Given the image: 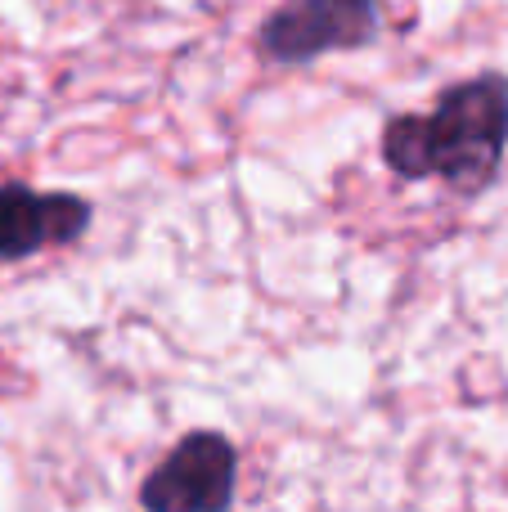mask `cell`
Listing matches in <instances>:
<instances>
[{"instance_id":"cell-1","label":"cell","mask_w":508,"mask_h":512,"mask_svg":"<svg viewBox=\"0 0 508 512\" xmlns=\"http://www.w3.org/2000/svg\"><path fill=\"white\" fill-rule=\"evenodd\" d=\"M508 144V77L459 81L432 113L392 117L383 131V158L396 176H441L455 189H477L495 176Z\"/></svg>"},{"instance_id":"cell-2","label":"cell","mask_w":508,"mask_h":512,"mask_svg":"<svg viewBox=\"0 0 508 512\" xmlns=\"http://www.w3.org/2000/svg\"><path fill=\"white\" fill-rule=\"evenodd\" d=\"M378 23V0H284L261 23L257 45L270 63H311L320 54L369 45Z\"/></svg>"},{"instance_id":"cell-3","label":"cell","mask_w":508,"mask_h":512,"mask_svg":"<svg viewBox=\"0 0 508 512\" xmlns=\"http://www.w3.org/2000/svg\"><path fill=\"white\" fill-rule=\"evenodd\" d=\"M239 481V454L221 432H194L149 472L140 504L149 512H225Z\"/></svg>"},{"instance_id":"cell-4","label":"cell","mask_w":508,"mask_h":512,"mask_svg":"<svg viewBox=\"0 0 508 512\" xmlns=\"http://www.w3.org/2000/svg\"><path fill=\"white\" fill-rule=\"evenodd\" d=\"M90 225V203L77 194H36L27 185H0V261L77 243Z\"/></svg>"}]
</instances>
